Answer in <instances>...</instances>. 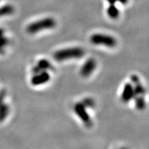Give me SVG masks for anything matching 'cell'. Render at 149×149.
Here are the masks:
<instances>
[{"instance_id": "cell-8", "label": "cell", "mask_w": 149, "mask_h": 149, "mask_svg": "<svg viewBox=\"0 0 149 149\" xmlns=\"http://www.w3.org/2000/svg\"><path fill=\"white\" fill-rule=\"evenodd\" d=\"M53 66L51 63L46 59H42L37 63V64L33 68V72L35 73H38V72L42 71H46L47 70L51 69Z\"/></svg>"}, {"instance_id": "cell-9", "label": "cell", "mask_w": 149, "mask_h": 149, "mask_svg": "<svg viewBox=\"0 0 149 149\" xmlns=\"http://www.w3.org/2000/svg\"><path fill=\"white\" fill-rule=\"evenodd\" d=\"M107 14L111 19H116L120 15V11L115 4H110V6L107 9Z\"/></svg>"}, {"instance_id": "cell-13", "label": "cell", "mask_w": 149, "mask_h": 149, "mask_svg": "<svg viewBox=\"0 0 149 149\" xmlns=\"http://www.w3.org/2000/svg\"><path fill=\"white\" fill-rule=\"evenodd\" d=\"M81 103H82L86 107L92 108V107H94L95 106V102L93 101V99H91V98L85 99Z\"/></svg>"}, {"instance_id": "cell-6", "label": "cell", "mask_w": 149, "mask_h": 149, "mask_svg": "<svg viewBox=\"0 0 149 149\" xmlns=\"http://www.w3.org/2000/svg\"><path fill=\"white\" fill-rule=\"evenodd\" d=\"M50 80V74L46 71H42L35 73V75L31 79V83L34 86H40L48 82Z\"/></svg>"}, {"instance_id": "cell-16", "label": "cell", "mask_w": 149, "mask_h": 149, "mask_svg": "<svg viewBox=\"0 0 149 149\" xmlns=\"http://www.w3.org/2000/svg\"><path fill=\"white\" fill-rule=\"evenodd\" d=\"M117 1L122 3V4H126V3L128 1V0H117Z\"/></svg>"}, {"instance_id": "cell-3", "label": "cell", "mask_w": 149, "mask_h": 149, "mask_svg": "<svg viewBox=\"0 0 149 149\" xmlns=\"http://www.w3.org/2000/svg\"><path fill=\"white\" fill-rule=\"evenodd\" d=\"M91 42L94 45L104 46L113 48L117 45V40L111 35L104 34H95L91 37Z\"/></svg>"}, {"instance_id": "cell-17", "label": "cell", "mask_w": 149, "mask_h": 149, "mask_svg": "<svg viewBox=\"0 0 149 149\" xmlns=\"http://www.w3.org/2000/svg\"><path fill=\"white\" fill-rule=\"evenodd\" d=\"M3 31L1 29H0V37H2L3 36Z\"/></svg>"}, {"instance_id": "cell-11", "label": "cell", "mask_w": 149, "mask_h": 149, "mask_svg": "<svg viewBox=\"0 0 149 149\" xmlns=\"http://www.w3.org/2000/svg\"><path fill=\"white\" fill-rule=\"evenodd\" d=\"M135 106L137 109L142 110L146 107V102L143 96H137L135 97Z\"/></svg>"}, {"instance_id": "cell-14", "label": "cell", "mask_w": 149, "mask_h": 149, "mask_svg": "<svg viewBox=\"0 0 149 149\" xmlns=\"http://www.w3.org/2000/svg\"><path fill=\"white\" fill-rule=\"evenodd\" d=\"M7 44H8V41L6 39L3 38V36L0 37V52H1Z\"/></svg>"}, {"instance_id": "cell-2", "label": "cell", "mask_w": 149, "mask_h": 149, "mask_svg": "<svg viewBox=\"0 0 149 149\" xmlns=\"http://www.w3.org/2000/svg\"><path fill=\"white\" fill-rule=\"evenodd\" d=\"M56 26V22L53 18L47 17L42 19L28 26L27 32L30 34H35L42 31L53 29Z\"/></svg>"}, {"instance_id": "cell-1", "label": "cell", "mask_w": 149, "mask_h": 149, "mask_svg": "<svg viewBox=\"0 0 149 149\" xmlns=\"http://www.w3.org/2000/svg\"><path fill=\"white\" fill-rule=\"evenodd\" d=\"M85 52L80 47H72L59 50L53 55L54 59L58 61H63L70 59H79L84 55Z\"/></svg>"}, {"instance_id": "cell-15", "label": "cell", "mask_w": 149, "mask_h": 149, "mask_svg": "<svg viewBox=\"0 0 149 149\" xmlns=\"http://www.w3.org/2000/svg\"><path fill=\"white\" fill-rule=\"evenodd\" d=\"M107 1L110 3V4H115V3L117 1V0H107Z\"/></svg>"}, {"instance_id": "cell-5", "label": "cell", "mask_w": 149, "mask_h": 149, "mask_svg": "<svg viewBox=\"0 0 149 149\" xmlns=\"http://www.w3.org/2000/svg\"><path fill=\"white\" fill-rule=\"evenodd\" d=\"M96 66V61L92 58L88 59L81 66V69H80V74L84 77H88L95 70Z\"/></svg>"}, {"instance_id": "cell-12", "label": "cell", "mask_w": 149, "mask_h": 149, "mask_svg": "<svg viewBox=\"0 0 149 149\" xmlns=\"http://www.w3.org/2000/svg\"><path fill=\"white\" fill-rule=\"evenodd\" d=\"M8 107L6 105H2L0 107V121H2L5 119L8 113Z\"/></svg>"}, {"instance_id": "cell-10", "label": "cell", "mask_w": 149, "mask_h": 149, "mask_svg": "<svg viewBox=\"0 0 149 149\" xmlns=\"http://www.w3.org/2000/svg\"><path fill=\"white\" fill-rule=\"evenodd\" d=\"M14 12V8L13 6L6 5L0 8V16L10 15Z\"/></svg>"}, {"instance_id": "cell-4", "label": "cell", "mask_w": 149, "mask_h": 149, "mask_svg": "<svg viewBox=\"0 0 149 149\" xmlns=\"http://www.w3.org/2000/svg\"><path fill=\"white\" fill-rule=\"evenodd\" d=\"M74 111L77 116L79 117L80 120L82 121L86 126H91L92 121H91V117H89V115L87 113L86 111V107L82 103L76 104L74 107Z\"/></svg>"}, {"instance_id": "cell-7", "label": "cell", "mask_w": 149, "mask_h": 149, "mask_svg": "<svg viewBox=\"0 0 149 149\" xmlns=\"http://www.w3.org/2000/svg\"><path fill=\"white\" fill-rule=\"evenodd\" d=\"M135 97V91L133 86L130 84H126L124 86L122 94V100L124 102H128Z\"/></svg>"}]
</instances>
